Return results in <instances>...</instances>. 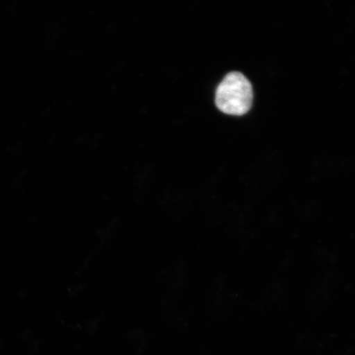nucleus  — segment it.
Here are the masks:
<instances>
[{"mask_svg": "<svg viewBox=\"0 0 355 355\" xmlns=\"http://www.w3.org/2000/svg\"><path fill=\"white\" fill-rule=\"evenodd\" d=\"M252 100L251 83L241 73H230L217 87L216 105L225 114L241 116L251 109Z\"/></svg>", "mask_w": 355, "mask_h": 355, "instance_id": "f257e3e1", "label": "nucleus"}]
</instances>
